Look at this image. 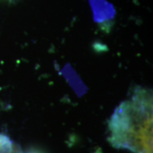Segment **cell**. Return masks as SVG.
I'll return each instance as SVG.
<instances>
[{"label":"cell","mask_w":153,"mask_h":153,"mask_svg":"<svg viewBox=\"0 0 153 153\" xmlns=\"http://www.w3.org/2000/svg\"><path fill=\"white\" fill-rule=\"evenodd\" d=\"M19 153H22V152H19Z\"/></svg>","instance_id":"cell-3"},{"label":"cell","mask_w":153,"mask_h":153,"mask_svg":"<svg viewBox=\"0 0 153 153\" xmlns=\"http://www.w3.org/2000/svg\"><path fill=\"white\" fill-rule=\"evenodd\" d=\"M152 92L137 87L109 121L110 143L134 153H152Z\"/></svg>","instance_id":"cell-1"},{"label":"cell","mask_w":153,"mask_h":153,"mask_svg":"<svg viewBox=\"0 0 153 153\" xmlns=\"http://www.w3.org/2000/svg\"><path fill=\"white\" fill-rule=\"evenodd\" d=\"M20 150L14 143L4 134H0V153H19Z\"/></svg>","instance_id":"cell-2"}]
</instances>
